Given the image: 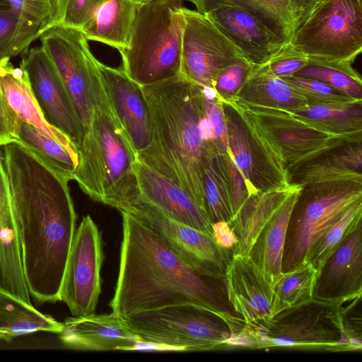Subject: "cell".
I'll use <instances>...</instances> for the list:
<instances>
[{
	"label": "cell",
	"instance_id": "cell-1",
	"mask_svg": "<svg viewBox=\"0 0 362 362\" xmlns=\"http://www.w3.org/2000/svg\"><path fill=\"white\" fill-rule=\"evenodd\" d=\"M2 146L30 295L38 303L58 301L76 231V214L69 181L19 141H11Z\"/></svg>",
	"mask_w": 362,
	"mask_h": 362
},
{
	"label": "cell",
	"instance_id": "cell-2",
	"mask_svg": "<svg viewBox=\"0 0 362 362\" xmlns=\"http://www.w3.org/2000/svg\"><path fill=\"white\" fill-rule=\"evenodd\" d=\"M122 217V241L118 278L109 303L125 318L137 312L191 303L211 311L237 334L243 319L230 303L225 275L197 269L173 251L155 232L129 213Z\"/></svg>",
	"mask_w": 362,
	"mask_h": 362
},
{
	"label": "cell",
	"instance_id": "cell-3",
	"mask_svg": "<svg viewBox=\"0 0 362 362\" xmlns=\"http://www.w3.org/2000/svg\"><path fill=\"white\" fill-rule=\"evenodd\" d=\"M141 88L150 113L151 136L138 160L171 180L206 210L202 182L205 144L199 130L204 114L201 86L180 74Z\"/></svg>",
	"mask_w": 362,
	"mask_h": 362
},
{
	"label": "cell",
	"instance_id": "cell-4",
	"mask_svg": "<svg viewBox=\"0 0 362 362\" xmlns=\"http://www.w3.org/2000/svg\"><path fill=\"white\" fill-rule=\"evenodd\" d=\"M78 155L74 180L92 199L117 209L139 194L136 153L109 101L93 109Z\"/></svg>",
	"mask_w": 362,
	"mask_h": 362
},
{
	"label": "cell",
	"instance_id": "cell-5",
	"mask_svg": "<svg viewBox=\"0 0 362 362\" xmlns=\"http://www.w3.org/2000/svg\"><path fill=\"white\" fill-rule=\"evenodd\" d=\"M184 23L182 0L138 4L129 45L119 50L128 76L143 86L180 74Z\"/></svg>",
	"mask_w": 362,
	"mask_h": 362
},
{
	"label": "cell",
	"instance_id": "cell-6",
	"mask_svg": "<svg viewBox=\"0 0 362 362\" xmlns=\"http://www.w3.org/2000/svg\"><path fill=\"white\" fill-rule=\"evenodd\" d=\"M125 320L140 344L158 350L207 351L237 335L226 320L191 303L137 312Z\"/></svg>",
	"mask_w": 362,
	"mask_h": 362
},
{
	"label": "cell",
	"instance_id": "cell-7",
	"mask_svg": "<svg viewBox=\"0 0 362 362\" xmlns=\"http://www.w3.org/2000/svg\"><path fill=\"white\" fill-rule=\"evenodd\" d=\"M359 199L362 182L343 180L303 187L287 226L281 272L307 264L308 256L321 235Z\"/></svg>",
	"mask_w": 362,
	"mask_h": 362
},
{
	"label": "cell",
	"instance_id": "cell-8",
	"mask_svg": "<svg viewBox=\"0 0 362 362\" xmlns=\"http://www.w3.org/2000/svg\"><path fill=\"white\" fill-rule=\"evenodd\" d=\"M341 305L311 298L244 329L255 348L315 347L351 351L344 334Z\"/></svg>",
	"mask_w": 362,
	"mask_h": 362
},
{
	"label": "cell",
	"instance_id": "cell-9",
	"mask_svg": "<svg viewBox=\"0 0 362 362\" xmlns=\"http://www.w3.org/2000/svg\"><path fill=\"white\" fill-rule=\"evenodd\" d=\"M41 47L59 72L87 128L94 108L108 102L98 60L81 29L53 24L39 37Z\"/></svg>",
	"mask_w": 362,
	"mask_h": 362
},
{
	"label": "cell",
	"instance_id": "cell-10",
	"mask_svg": "<svg viewBox=\"0 0 362 362\" xmlns=\"http://www.w3.org/2000/svg\"><path fill=\"white\" fill-rule=\"evenodd\" d=\"M291 43L309 59L352 64L362 51L361 0H330L299 27Z\"/></svg>",
	"mask_w": 362,
	"mask_h": 362
},
{
	"label": "cell",
	"instance_id": "cell-11",
	"mask_svg": "<svg viewBox=\"0 0 362 362\" xmlns=\"http://www.w3.org/2000/svg\"><path fill=\"white\" fill-rule=\"evenodd\" d=\"M182 13L180 74L198 85L214 88L229 65L247 59L206 15L183 6Z\"/></svg>",
	"mask_w": 362,
	"mask_h": 362
},
{
	"label": "cell",
	"instance_id": "cell-12",
	"mask_svg": "<svg viewBox=\"0 0 362 362\" xmlns=\"http://www.w3.org/2000/svg\"><path fill=\"white\" fill-rule=\"evenodd\" d=\"M104 259L100 232L92 218L84 216L74 233L59 293L74 317L95 313L101 292Z\"/></svg>",
	"mask_w": 362,
	"mask_h": 362
},
{
	"label": "cell",
	"instance_id": "cell-13",
	"mask_svg": "<svg viewBox=\"0 0 362 362\" xmlns=\"http://www.w3.org/2000/svg\"><path fill=\"white\" fill-rule=\"evenodd\" d=\"M256 115L279 149L289 172L347 144L292 111L234 102Z\"/></svg>",
	"mask_w": 362,
	"mask_h": 362
},
{
	"label": "cell",
	"instance_id": "cell-14",
	"mask_svg": "<svg viewBox=\"0 0 362 362\" xmlns=\"http://www.w3.org/2000/svg\"><path fill=\"white\" fill-rule=\"evenodd\" d=\"M117 209L129 213L158 234L192 267L210 274L225 275L232 252L220 247L212 236L169 218L139 197Z\"/></svg>",
	"mask_w": 362,
	"mask_h": 362
},
{
	"label": "cell",
	"instance_id": "cell-15",
	"mask_svg": "<svg viewBox=\"0 0 362 362\" xmlns=\"http://www.w3.org/2000/svg\"><path fill=\"white\" fill-rule=\"evenodd\" d=\"M21 67L46 122L67 135L78 147L85 129L71 97L49 56L40 47L23 53Z\"/></svg>",
	"mask_w": 362,
	"mask_h": 362
},
{
	"label": "cell",
	"instance_id": "cell-16",
	"mask_svg": "<svg viewBox=\"0 0 362 362\" xmlns=\"http://www.w3.org/2000/svg\"><path fill=\"white\" fill-rule=\"evenodd\" d=\"M361 294L362 219L317 272L313 298L343 305Z\"/></svg>",
	"mask_w": 362,
	"mask_h": 362
},
{
	"label": "cell",
	"instance_id": "cell-17",
	"mask_svg": "<svg viewBox=\"0 0 362 362\" xmlns=\"http://www.w3.org/2000/svg\"><path fill=\"white\" fill-rule=\"evenodd\" d=\"M98 66L110 107L123 128L136 156L151 141V118L141 86L131 79L122 69Z\"/></svg>",
	"mask_w": 362,
	"mask_h": 362
},
{
	"label": "cell",
	"instance_id": "cell-18",
	"mask_svg": "<svg viewBox=\"0 0 362 362\" xmlns=\"http://www.w3.org/2000/svg\"><path fill=\"white\" fill-rule=\"evenodd\" d=\"M139 197L169 218L213 237L206 211L171 180L137 160L134 165Z\"/></svg>",
	"mask_w": 362,
	"mask_h": 362
},
{
	"label": "cell",
	"instance_id": "cell-19",
	"mask_svg": "<svg viewBox=\"0 0 362 362\" xmlns=\"http://www.w3.org/2000/svg\"><path fill=\"white\" fill-rule=\"evenodd\" d=\"M225 278L228 300L245 324L271 317L273 279L247 256L233 255Z\"/></svg>",
	"mask_w": 362,
	"mask_h": 362
},
{
	"label": "cell",
	"instance_id": "cell-20",
	"mask_svg": "<svg viewBox=\"0 0 362 362\" xmlns=\"http://www.w3.org/2000/svg\"><path fill=\"white\" fill-rule=\"evenodd\" d=\"M252 65L267 63L287 44L251 13L220 6L205 13Z\"/></svg>",
	"mask_w": 362,
	"mask_h": 362
},
{
	"label": "cell",
	"instance_id": "cell-21",
	"mask_svg": "<svg viewBox=\"0 0 362 362\" xmlns=\"http://www.w3.org/2000/svg\"><path fill=\"white\" fill-rule=\"evenodd\" d=\"M58 334L66 346L85 350L139 349V339L125 318L112 313L67 317Z\"/></svg>",
	"mask_w": 362,
	"mask_h": 362
},
{
	"label": "cell",
	"instance_id": "cell-22",
	"mask_svg": "<svg viewBox=\"0 0 362 362\" xmlns=\"http://www.w3.org/2000/svg\"><path fill=\"white\" fill-rule=\"evenodd\" d=\"M0 89L12 141L19 124L27 122L47 137L66 147L78 148L67 135L46 122L32 94L25 71L21 67H14L10 59L0 62Z\"/></svg>",
	"mask_w": 362,
	"mask_h": 362
},
{
	"label": "cell",
	"instance_id": "cell-23",
	"mask_svg": "<svg viewBox=\"0 0 362 362\" xmlns=\"http://www.w3.org/2000/svg\"><path fill=\"white\" fill-rule=\"evenodd\" d=\"M228 127V152L243 175L249 196L281 186L254 145L237 111L223 103Z\"/></svg>",
	"mask_w": 362,
	"mask_h": 362
},
{
	"label": "cell",
	"instance_id": "cell-24",
	"mask_svg": "<svg viewBox=\"0 0 362 362\" xmlns=\"http://www.w3.org/2000/svg\"><path fill=\"white\" fill-rule=\"evenodd\" d=\"M300 186L291 183L248 197L230 223L237 238L232 256L248 255L264 226L290 194Z\"/></svg>",
	"mask_w": 362,
	"mask_h": 362
},
{
	"label": "cell",
	"instance_id": "cell-25",
	"mask_svg": "<svg viewBox=\"0 0 362 362\" xmlns=\"http://www.w3.org/2000/svg\"><path fill=\"white\" fill-rule=\"evenodd\" d=\"M231 100L244 105L296 111L308 105V100L265 63L253 65L238 93Z\"/></svg>",
	"mask_w": 362,
	"mask_h": 362
},
{
	"label": "cell",
	"instance_id": "cell-26",
	"mask_svg": "<svg viewBox=\"0 0 362 362\" xmlns=\"http://www.w3.org/2000/svg\"><path fill=\"white\" fill-rule=\"evenodd\" d=\"M196 11L205 13L220 6L244 10L262 21L269 30L289 44L298 29L301 15L293 0H185Z\"/></svg>",
	"mask_w": 362,
	"mask_h": 362
},
{
	"label": "cell",
	"instance_id": "cell-27",
	"mask_svg": "<svg viewBox=\"0 0 362 362\" xmlns=\"http://www.w3.org/2000/svg\"><path fill=\"white\" fill-rule=\"evenodd\" d=\"M202 182L205 207L211 223L234 216L226 151L218 142H204Z\"/></svg>",
	"mask_w": 362,
	"mask_h": 362
},
{
	"label": "cell",
	"instance_id": "cell-28",
	"mask_svg": "<svg viewBox=\"0 0 362 362\" xmlns=\"http://www.w3.org/2000/svg\"><path fill=\"white\" fill-rule=\"evenodd\" d=\"M137 5L134 0H102L81 30L88 40L127 48Z\"/></svg>",
	"mask_w": 362,
	"mask_h": 362
},
{
	"label": "cell",
	"instance_id": "cell-29",
	"mask_svg": "<svg viewBox=\"0 0 362 362\" xmlns=\"http://www.w3.org/2000/svg\"><path fill=\"white\" fill-rule=\"evenodd\" d=\"M302 186L285 200L264 226L247 257L265 274L274 279L281 273V259L286 229L292 209Z\"/></svg>",
	"mask_w": 362,
	"mask_h": 362
},
{
	"label": "cell",
	"instance_id": "cell-30",
	"mask_svg": "<svg viewBox=\"0 0 362 362\" xmlns=\"http://www.w3.org/2000/svg\"><path fill=\"white\" fill-rule=\"evenodd\" d=\"M327 157L309 162L289 172L291 183L308 185L343 180L362 182L361 144H347Z\"/></svg>",
	"mask_w": 362,
	"mask_h": 362
},
{
	"label": "cell",
	"instance_id": "cell-31",
	"mask_svg": "<svg viewBox=\"0 0 362 362\" xmlns=\"http://www.w3.org/2000/svg\"><path fill=\"white\" fill-rule=\"evenodd\" d=\"M62 327V322L40 313L31 303L0 290V340L10 341L37 332L59 334Z\"/></svg>",
	"mask_w": 362,
	"mask_h": 362
},
{
	"label": "cell",
	"instance_id": "cell-32",
	"mask_svg": "<svg viewBox=\"0 0 362 362\" xmlns=\"http://www.w3.org/2000/svg\"><path fill=\"white\" fill-rule=\"evenodd\" d=\"M35 156L65 180H74L78 166L79 155L76 148L66 147L47 137L27 122L19 124L14 136Z\"/></svg>",
	"mask_w": 362,
	"mask_h": 362
},
{
	"label": "cell",
	"instance_id": "cell-33",
	"mask_svg": "<svg viewBox=\"0 0 362 362\" xmlns=\"http://www.w3.org/2000/svg\"><path fill=\"white\" fill-rule=\"evenodd\" d=\"M293 112L303 116L324 132L349 144L361 142L362 103L308 105Z\"/></svg>",
	"mask_w": 362,
	"mask_h": 362
},
{
	"label": "cell",
	"instance_id": "cell-34",
	"mask_svg": "<svg viewBox=\"0 0 362 362\" xmlns=\"http://www.w3.org/2000/svg\"><path fill=\"white\" fill-rule=\"evenodd\" d=\"M317 275V269L307 263L276 276L273 281L271 317L313 298Z\"/></svg>",
	"mask_w": 362,
	"mask_h": 362
},
{
	"label": "cell",
	"instance_id": "cell-35",
	"mask_svg": "<svg viewBox=\"0 0 362 362\" xmlns=\"http://www.w3.org/2000/svg\"><path fill=\"white\" fill-rule=\"evenodd\" d=\"M320 80L342 93L362 101V80L349 62L309 59L308 65L293 74Z\"/></svg>",
	"mask_w": 362,
	"mask_h": 362
},
{
	"label": "cell",
	"instance_id": "cell-36",
	"mask_svg": "<svg viewBox=\"0 0 362 362\" xmlns=\"http://www.w3.org/2000/svg\"><path fill=\"white\" fill-rule=\"evenodd\" d=\"M224 103L230 105L237 111L260 156L279 185H291L288 171L281 153L269 136L259 119L235 103Z\"/></svg>",
	"mask_w": 362,
	"mask_h": 362
},
{
	"label": "cell",
	"instance_id": "cell-37",
	"mask_svg": "<svg viewBox=\"0 0 362 362\" xmlns=\"http://www.w3.org/2000/svg\"><path fill=\"white\" fill-rule=\"evenodd\" d=\"M42 30L17 15L0 11V62L23 54Z\"/></svg>",
	"mask_w": 362,
	"mask_h": 362
},
{
	"label": "cell",
	"instance_id": "cell-38",
	"mask_svg": "<svg viewBox=\"0 0 362 362\" xmlns=\"http://www.w3.org/2000/svg\"><path fill=\"white\" fill-rule=\"evenodd\" d=\"M362 219V199L351 204L318 239L310 250L307 263L318 272L327 257L339 247L356 223Z\"/></svg>",
	"mask_w": 362,
	"mask_h": 362
},
{
	"label": "cell",
	"instance_id": "cell-39",
	"mask_svg": "<svg viewBox=\"0 0 362 362\" xmlns=\"http://www.w3.org/2000/svg\"><path fill=\"white\" fill-rule=\"evenodd\" d=\"M281 78L297 93L303 95L308 100L309 105L362 103V101L348 96L317 79L294 75Z\"/></svg>",
	"mask_w": 362,
	"mask_h": 362
},
{
	"label": "cell",
	"instance_id": "cell-40",
	"mask_svg": "<svg viewBox=\"0 0 362 362\" xmlns=\"http://www.w3.org/2000/svg\"><path fill=\"white\" fill-rule=\"evenodd\" d=\"M0 11L11 12L42 32L54 22L52 0H0Z\"/></svg>",
	"mask_w": 362,
	"mask_h": 362
},
{
	"label": "cell",
	"instance_id": "cell-41",
	"mask_svg": "<svg viewBox=\"0 0 362 362\" xmlns=\"http://www.w3.org/2000/svg\"><path fill=\"white\" fill-rule=\"evenodd\" d=\"M101 1L102 0H55L53 24L81 29Z\"/></svg>",
	"mask_w": 362,
	"mask_h": 362
},
{
	"label": "cell",
	"instance_id": "cell-42",
	"mask_svg": "<svg viewBox=\"0 0 362 362\" xmlns=\"http://www.w3.org/2000/svg\"><path fill=\"white\" fill-rule=\"evenodd\" d=\"M252 66L247 60H238L229 65L219 75L214 88L223 102L238 93Z\"/></svg>",
	"mask_w": 362,
	"mask_h": 362
},
{
	"label": "cell",
	"instance_id": "cell-43",
	"mask_svg": "<svg viewBox=\"0 0 362 362\" xmlns=\"http://www.w3.org/2000/svg\"><path fill=\"white\" fill-rule=\"evenodd\" d=\"M308 57L291 44H287L267 63L277 76H291L308 65Z\"/></svg>",
	"mask_w": 362,
	"mask_h": 362
},
{
	"label": "cell",
	"instance_id": "cell-44",
	"mask_svg": "<svg viewBox=\"0 0 362 362\" xmlns=\"http://www.w3.org/2000/svg\"><path fill=\"white\" fill-rule=\"evenodd\" d=\"M203 98V96H202ZM205 115L209 119L217 137L219 145L226 151L228 148V127L224 113L223 102L221 99L214 100L203 98Z\"/></svg>",
	"mask_w": 362,
	"mask_h": 362
},
{
	"label": "cell",
	"instance_id": "cell-45",
	"mask_svg": "<svg viewBox=\"0 0 362 362\" xmlns=\"http://www.w3.org/2000/svg\"><path fill=\"white\" fill-rule=\"evenodd\" d=\"M15 229L16 223L11 209L8 186L0 153V235Z\"/></svg>",
	"mask_w": 362,
	"mask_h": 362
},
{
	"label": "cell",
	"instance_id": "cell-46",
	"mask_svg": "<svg viewBox=\"0 0 362 362\" xmlns=\"http://www.w3.org/2000/svg\"><path fill=\"white\" fill-rule=\"evenodd\" d=\"M226 153L233 208L235 216L248 198L249 193L243 175L235 165L230 155L226 151Z\"/></svg>",
	"mask_w": 362,
	"mask_h": 362
},
{
	"label": "cell",
	"instance_id": "cell-47",
	"mask_svg": "<svg viewBox=\"0 0 362 362\" xmlns=\"http://www.w3.org/2000/svg\"><path fill=\"white\" fill-rule=\"evenodd\" d=\"M212 235L214 240L220 247L233 252L237 238L228 222L222 221L213 223Z\"/></svg>",
	"mask_w": 362,
	"mask_h": 362
},
{
	"label": "cell",
	"instance_id": "cell-48",
	"mask_svg": "<svg viewBox=\"0 0 362 362\" xmlns=\"http://www.w3.org/2000/svg\"><path fill=\"white\" fill-rule=\"evenodd\" d=\"M301 15L300 26L330 0H293ZM299 26V27H300Z\"/></svg>",
	"mask_w": 362,
	"mask_h": 362
},
{
	"label": "cell",
	"instance_id": "cell-49",
	"mask_svg": "<svg viewBox=\"0 0 362 362\" xmlns=\"http://www.w3.org/2000/svg\"><path fill=\"white\" fill-rule=\"evenodd\" d=\"M11 141L7 125L5 105L0 89V144L3 146Z\"/></svg>",
	"mask_w": 362,
	"mask_h": 362
},
{
	"label": "cell",
	"instance_id": "cell-50",
	"mask_svg": "<svg viewBox=\"0 0 362 362\" xmlns=\"http://www.w3.org/2000/svg\"><path fill=\"white\" fill-rule=\"evenodd\" d=\"M137 4H141V3H144V2H147V1H151V0H134Z\"/></svg>",
	"mask_w": 362,
	"mask_h": 362
},
{
	"label": "cell",
	"instance_id": "cell-51",
	"mask_svg": "<svg viewBox=\"0 0 362 362\" xmlns=\"http://www.w3.org/2000/svg\"><path fill=\"white\" fill-rule=\"evenodd\" d=\"M52 7H53V11H54L55 0H52Z\"/></svg>",
	"mask_w": 362,
	"mask_h": 362
},
{
	"label": "cell",
	"instance_id": "cell-52",
	"mask_svg": "<svg viewBox=\"0 0 362 362\" xmlns=\"http://www.w3.org/2000/svg\"><path fill=\"white\" fill-rule=\"evenodd\" d=\"M0 146H1V144H0Z\"/></svg>",
	"mask_w": 362,
	"mask_h": 362
}]
</instances>
